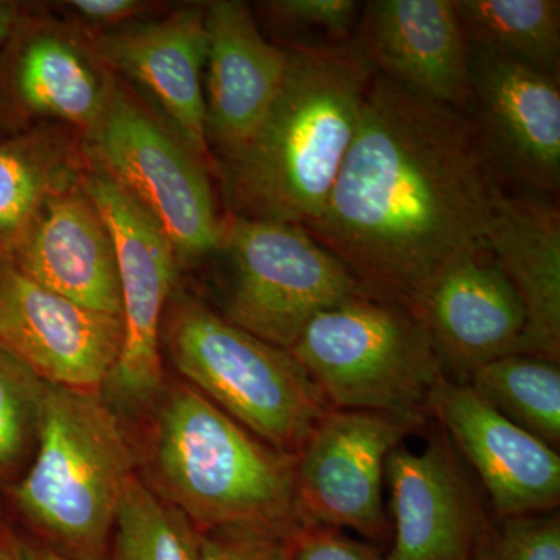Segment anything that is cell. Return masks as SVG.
Instances as JSON below:
<instances>
[{
    "label": "cell",
    "mask_w": 560,
    "mask_h": 560,
    "mask_svg": "<svg viewBox=\"0 0 560 560\" xmlns=\"http://www.w3.org/2000/svg\"><path fill=\"white\" fill-rule=\"evenodd\" d=\"M135 453L102 390L47 386L38 444L11 499L40 547L69 560H108Z\"/></svg>",
    "instance_id": "4"
},
{
    "label": "cell",
    "mask_w": 560,
    "mask_h": 560,
    "mask_svg": "<svg viewBox=\"0 0 560 560\" xmlns=\"http://www.w3.org/2000/svg\"><path fill=\"white\" fill-rule=\"evenodd\" d=\"M121 342L119 316L83 307L0 259V350L44 382L102 390Z\"/></svg>",
    "instance_id": "13"
},
{
    "label": "cell",
    "mask_w": 560,
    "mask_h": 560,
    "mask_svg": "<svg viewBox=\"0 0 560 560\" xmlns=\"http://www.w3.org/2000/svg\"><path fill=\"white\" fill-rule=\"evenodd\" d=\"M114 560H202L201 530L132 475L113 528Z\"/></svg>",
    "instance_id": "25"
},
{
    "label": "cell",
    "mask_w": 560,
    "mask_h": 560,
    "mask_svg": "<svg viewBox=\"0 0 560 560\" xmlns=\"http://www.w3.org/2000/svg\"><path fill=\"white\" fill-rule=\"evenodd\" d=\"M205 5L206 138L220 160L245 145L260 127L282 84L289 50L261 35L248 3L217 0Z\"/></svg>",
    "instance_id": "19"
},
{
    "label": "cell",
    "mask_w": 560,
    "mask_h": 560,
    "mask_svg": "<svg viewBox=\"0 0 560 560\" xmlns=\"http://www.w3.org/2000/svg\"><path fill=\"white\" fill-rule=\"evenodd\" d=\"M20 11L21 3L11 2V0H0V49H2L7 38H9Z\"/></svg>",
    "instance_id": "33"
},
{
    "label": "cell",
    "mask_w": 560,
    "mask_h": 560,
    "mask_svg": "<svg viewBox=\"0 0 560 560\" xmlns=\"http://www.w3.org/2000/svg\"><path fill=\"white\" fill-rule=\"evenodd\" d=\"M471 106L482 149L493 168L539 194L560 184L559 81L501 55L471 58Z\"/></svg>",
    "instance_id": "17"
},
{
    "label": "cell",
    "mask_w": 560,
    "mask_h": 560,
    "mask_svg": "<svg viewBox=\"0 0 560 560\" xmlns=\"http://www.w3.org/2000/svg\"><path fill=\"white\" fill-rule=\"evenodd\" d=\"M429 416L477 478L493 518L558 511L559 453L493 410L469 385L445 378L431 396Z\"/></svg>",
    "instance_id": "14"
},
{
    "label": "cell",
    "mask_w": 560,
    "mask_h": 560,
    "mask_svg": "<svg viewBox=\"0 0 560 560\" xmlns=\"http://www.w3.org/2000/svg\"><path fill=\"white\" fill-rule=\"evenodd\" d=\"M80 184L108 224L119 265L124 342L102 393L113 407L139 410L164 389L162 324L178 256L150 213L90 158Z\"/></svg>",
    "instance_id": "9"
},
{
    "label": "cell",
    "mask_w": 560,
    "mask_h": 560,
    "mask_svg": "<svg viewBox=\"0 0 560 560\" xmlns=\"http://www.w3.org/2000/svg\"><path fill=\"white\" fill-rule=\"evenodd\" d=\"M61 10L68 13L70 24L88 36L116 31L147 18L156 10V3L143 0H72L62 2Z\"/></svg>",
    "instance_id": "30"
},
{
    "label": "cell",
    "mask_w": 560,
    "mask_h": 560,
    "mask_svg": "<svg viewBox=\"0 0 560 560\" xmlns=\"http://www.w3.org/2000/svg\"><path fill=\"white\" fill-rule=\"evenodd\" d=\"M0 560H24V540L0 517Z\"/></svg>",
    "instance_id": "32"
},
{
    "label": "cell",
    "mask_w": 560,
    "mask_h": 560,
    "mask_svg": "<svg viewBox=\"0 0 560 560\" xmlns=\"http://www.w3.org/2000/svg\"><path fill=\"white\" fill-rule=\"evenodd\" d=\"M202 560H293V537L246 528L201 533Z\"/></svg>",
    "instance_id": "29"
},
{
    "label": "cell",
    "mask_w": 560,
    "mask_h": 560,
    "mask_svg": "<svg viewBox=\"0 0 560 560\" xmlns=\"http://www.w3.org/2000/svg\"><path fill=\"white\" fill-rule=\"evenodd\" d=\"M217 253L230 267L224 318L278 348L290 350L316 315L368 291L300 224L231 215Z\"/></svg>",
    "instance_id": "8"
},
{
    "label": "cell",
    "mask_w": 560,
    "mask_h": 560,
    "mask_svg": "<svg viewBox=\"0 0 560 560\" xmlns=\"http://www.w3.org/2000/svg\"><path fill=\"white\" fill-rule=\"evenodd\" d=\"M493 410L539 438L560 444V370L558 361L512 353L475 371L466 383Z\"/></svg>",
    "instance_id": "24"
},
{
    "label": "cell",
    "mask_w": 560,
    "mask_h": 560,
    "mask_svg": "<svg viewBox=\"0 0 560 560\" xmlns=\"http://www.w3.org/2000/svg\"><path fill=\"white\" fill-rule=\"evenodd\" d=\"M86 167L83 139L60 125L0 138V259H10L47 198Z\"/></svg>",
    "instance_id": "22"
},
{
    "label": "cell",
    "mask_w": 560,
    "mask_h": 560,
    "mask_svg": "<svg viewBox=\"0 0 560 560\" xmlns=\"http://www.w3.org/2000/svg\"><path fill=\"white\" fill-rule=\"evenodd\" d=\"M290 352L338 410L425 422L431 396L447 378L407 304L371 291L316 315Z\"/></svg>",
    "instance_id": "6"
},
{
    "label": "cell",
    "mask_w": 560,
    "mask_h": 560,
    "mask_svg": "<svg viewBox=\"0 0 560 560\" xmlns=\"http://www.w3.org/2000/svg\"><path fill=\"white\" fill-rule=\"evenodd\" d=\"M162 341L187 385L278 451L296 455L329 411L290 350L254 337L187 294H172Z\"/></svg>",
    "instance_id": "5"
},
{
    "label": "cell",
    "mask_w": 560,
    "mask_h": 560,
    "mask_svg": "<svg viewBox=\"0 0 560 560\" xmlns=\"http://www.w3.org/2000/svg\"><path fill=\"white\" fill-rule=\"evenodd\" d=\"M385 481L393 512L386 560H470L492 512L440 425L422 451L400 444L389 453Z\"/></svg>",
    "instance_id": "12"
},
{
    "label": "cell",
    "mask_w": 560,
    "mask_h": 560,
    "mask_svg": "<svg viewBox=\"0 0 560 560\" xmlns=\"http://www.w3.org/2000/svg\"><path fill=\"white\" fill-rule=\"evenodd\" d=\"M469 46L558 79L559 0H456Z\"/></svg>",
    "instance_id": "23"
},
{
    "label": "cell",
    "mask_w": 560,
    "mask_h": 560,
    "mask_svg": "<svg viewBox=\"0 0 560 560\" xmlns=\"http://www.w3.org/2000/svg\"><path fill=\"white\" fill-rule=\"evenodd\" d=\"M423 423L389 412L329 408L296 453L294 488L302 525L389 540L383 506L386 459Z\"/></svg>",
    "instance_id": "10"
},
{
    "label": "cell",
    "mask_w": 560,
    "mask_h": 560,
    "mask_svg": "<svg viewBox=\"0 0 560 560\" xmlns=\"http://www.w3.org/2000/svg\"><path fill=\"white\" fill-rule=\"evenodd\" d=\"M90 39L105 68L132 91L143 92L168 127L209 162L205 3H189L161 18H143Z\"/></svg>",
    "instance_id": "16"
},
{
    "label": "cell",
    "mask_w": 560,
    "mask_h": 560,
    "mask_svg": "<svg viewBox=\"0 0 560 560\" xmlns=\"http://www.w3.org/2000/svg\"><path fill=\"white\" fill-rule=\"evenodd\" d=\"M83 145L88 158L156 221L180 264L217 254L224 220L208 162L117 77Z\"/></svg>",
    "instance_id": "7"
},
{
    "label": "cell",
    "mask_w": 560,
    "mask_h": 560,
    "mask_svg": "<svg viewBox=\"0 0 560 560\" xmlns=\"http://www.w3.org/2000/svg\"><path fill=\"white\" fill-rule=\"evenodd\" d=\"M293 560H386L377 548L349 537L341 529L304 526L293 537Z\"/></svg>",
    "instance_id": "31"
},
{
    "label": "cell",
    "mask_w": 560,
    "mask_h": 560,
    "mask_svg": "<svg viewBox=\"0 0 560 560\" xmlns=\"http://www.w3.org/2000/svg\"><path fill=\"white\" fill-rule=\"evenodd\" d=\"M486 253L499 265L525 311L522 352L560 357V215L551 202L500 190L486 235Z\"/></svg>",
    "instance_id": "21"
},
{
    "label": "cell",
    "mask_w": 560,
    "mask_h": 560,
    "mask_svg": "<svg viewBox=\"0 0 560 560\" xmlns=\"http://www.w3.org/2000/svg\"><path fill=\"white\" fill-rule=\"evenodd\" d=\"M464 254L445 264L405 302L436 350L447 381L522 352L525 311L492 257Z\"/></svg>",
    "instance_id": "15"
},
{
    "label": "cell",
    "mask_w": 560,
    "mask_h": 560,
    "mask_svg": "<svg viewBox=\"0 0 560 560\" xmlns=\"http://www.w3.org/2000/svg\"><path fill=\"white\" fill-rule=\"evenodd\" d=\"M114 79L86 33L21 3L0 49V138L60 125L83 139L101 117Z\"/></svg>",
    "instance_id": "11"
},
{
    "label": "cell",
    "mask_w": 560,
    "mask_h": 560,
    "mask_svg": "<svg viewBox=\"0 0 560 560\" xmlns=\"http://www.w3.org/2000/svg\"><path fill=\"white\" fill-rule=\"evenodd\" d=\"M49 383L0 350V488L13 485L38 444Z\"/></svg>",
    "instance_id": "26"
},
{
    "label": "cell",
    "mask_w": 560,
    "mask_h": 560,
    "mask_svg": "<svg viewBox=\"0 0 560 560\" xmlns=\"http://www.w3.org/2000/svg\"><path fill=\"white\" fill-rule=\"evenodd\" d=\"M7 260L46 289L121 318L113 235L80 180L47 198Z\"/></svg>",
    "instance_id": "20"
},
{
    "label": "cell",
    "mask_w": 560,
    "mask_h": 560,
    "mask_svg": "<svg viewBox=\"0 0 560 560\" xmlns=\"http://www.w3.org/2000/svg\"><path fill=\"white\" fill-rule=\"evenodd\" d=\"M353 43L378 75L459 113L470 108V46L453 0H371Z\"/></svg>",
    "instance_id": "18"
},
{
    "label": "cell",
    "mask_w": 560,
    "mask_h": 560,
    "mask_svg": "<svg viewBox=\"0 0 560 560\" xmlns=\"http://www.w3.org/2000/svg\"><path fill=\"white\" fill-rule=\"evenodd\" d=\"M24 560H69L55 555L38 544H27L24 541Z\"/></svg>",
    "instance_id": "34"
},
{
    "label": "cell",
    "mask_w": 560,
    "mask_h": 560,
    "mask_svg": "<svg viewBox=\"0 0 560 560\" xmlns=\"http://www.w3.org/2000/svg\"><path fill=\"white\" fill-rule=\"evenodd\" d=\"M285 73L248 142L220 158L231 215L308 228L340 173L375 72L352 40L287 47Z\"/></svg>",
    "instance_id": "2"
},
{
    "label": "cell",
    "mask_w": 560,
    "mask_h": 560,
    "mask_svg": "<svg viewBox=\"0 0 560 560\" xmlns=\"http://www.w3.org/2000/svg\"><path fill=\"white\" fill-rule=\"evenodd\" d=\"M264 10L272 21L294 31L318 33L327 43H348L359 24L361 3L353 0H272Z\"/></svg>",
    "instance_id": "28"
},
{
    "label": "cell",
    "mask_w": 560,
    "mask_h": 560,
    "mask_svg": "<svg viewBox=\"0 0 560 560\" xmlns=\"http://www.w3.org/2000/svg\"><path fill=\"white\" fill-rule=\"evenodd\" d=\"M501 187L466 114L375 73L319 219L305 228L368 291L410 300L486 250Z\"/></svg>",
    "instance_id": "1"
},
{
    "label": "cell",
    "mask_w": 560,
    "mask_h": 560,
    "mask_svg": "<svg viewBox=\"0 0 560 560\" xmlns=\"http://www.w3.org/2000/svg\"><path fill=\"white\" fill-rule=\"evenodd\" d=\"M470 560H560L559 512L493 518Z\"/></svg>",
    "instance_id": "27"
},
{
    "label": "cell",
    "mask_w": 560,
    "mask_h": 560,
    "mask_svg": "<svg viewBox=\"0 0 560 560\" xmlns=\"http://www.w3.org/2000/svg\"><path fill=\"white\" fill-rule=\"evenodd\" d=\"M151 466L156 492L201 533L246 528L294 537L304 528L296 455L271 447L186 382L162 400Z\"/></svg>",
    "instance_id": "3"
}]
</instances>
